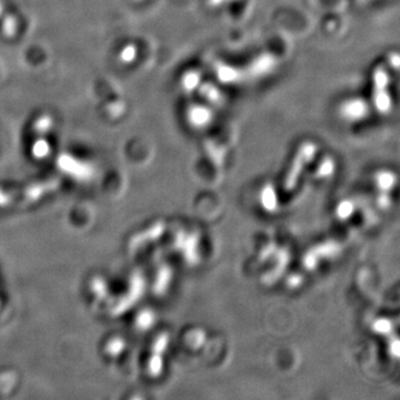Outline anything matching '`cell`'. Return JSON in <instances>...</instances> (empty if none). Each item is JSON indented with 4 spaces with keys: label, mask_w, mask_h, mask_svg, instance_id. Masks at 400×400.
I'll return each mask as SVG.
<instances>
[{
    "label": "cell",
    "mask_w": 400,
    "mask_h": 400,
    "mask_svg": "<svg viewBox=\"0 0 400 400\" xmlns=\"http://www.w3.org/2000/svg\"><path fill=\"white\" fill-rule=\"evenodd\" d=\"M371 98L376 111L388 115L394 107L393 96L390 94V75L387 68L377 66L371 73Z\"/></svg>",
    "instance_id": "obj_1"
},
{
    "label": "cell",
    "mask_w": 400,
    "mask_h": 400,
    "mask_svg": "<svg viewBox=\"0 0 400 400\" xmlns=\"http://www.w3.org/2000/svg\"><path fill=\"white\" fill-rule=\"evenodd\" d=\"M369 114V103L361 97L347 98L338 107V116L347 124L361 123Z\"/></svg>",
    "instance_id": "obj_2"
},
{
    "label": "cell",
    "mask_w": 400,
    "mask_h": 400,
    "mask_svg": "<svg viewBox=\"0 0 400 400\" xmlns=\"http://www.w3.org/2000/svg\"><path fill=\"white\" fill-rule=\"evenodd\" d=\"M279 61L275 55L270 53L256 56L247 66V73L256 78L266 77L277 69Z\"/></svg>",
    "instance_id": "obj_3"
},
{
    "label": "cell",
    "mask_w": 400,
    "mask_h": 400,
    "mask_svg": "<svg viewBox=\"0 0 400 400\" xmlns=\"http://www.w3.org/2000/svg\"><path fill=\"white\" fill-rule=\"evenodd\" d=\"M186 119L195 129H205L214 121V111L208 105L193 104L186 110Z\"/></svg>",
    "instance_id": "obj_4"
},
{
    "label": "cell",
    "mask_w": 400,
    "mask_h": 400,
    "mask_svg": "<svg viewBox=\"0 0 400 400\" xmlns=\"http://www.w3.org/2000/svg\"><path fill=\"white\" fill-rule=\"evenodd\" d=\"M180 84H181L184 91L187 94L194 93V91H197L198 88L203 84V76L199 70H188L181 76Z\"/></svg>",
    "instance_id": "obj_5"
},
{
    "label": "cell",
    "mask_w": 400,
    "mask_h": 400,
    "mask_svg": "<svg viewBox=\"0 0 400 400\" xmlns=\"http://www.w3.org/2000/svg\"><path fill=\"white\" fill-rule=\"evenodd\" d=\"M198 91L203 99H205L206 103L210 104V105H218L223 101V93L213 84H201L198 88Z\"/></svg>",
    "instance_id": "obj_6"
},
{
    "label": "cell",
    "mask_w": 400,
    "mask_h": 400,
    "mask_svg": "<svg viewBox=\"0 0 400 400\" xmlns=\"http://www.w3.org/2000/svg\"><path fill=\"white\" fill-rule=\"evenodd\" d=\"M216 75L224 84H234L241 78V73L234 66L220 64L216 67Z\"/></svg>",
    "instance_id": "obj_7"
},
{
    "label": "cell",
    "mask_w": 400,
    "mask_h": 400,
    "mask_svg": "<svg viewBox=\"0 0 400 400\" xmlns=\"http://www.w3.org/2000/svg\"><path fill=\"white\" fill-rule=\"evenodd\" d=\"M34 153L37 157H44V156H47V154L49 153L48 151V145L45 143H38L36 144L35 148H34Z\"/></svg>",
    "instance_id": "obj_8"
},
{
    "label": "cell",
    "mask_w": 400,
    "mask_h": 400,
    "mask_svg": "<svg viewBox=\"0 0 400 400\" xmlns=\"http://www.w3.org/2000/svg\"><path fill=\"white\" fill-rule=\"evenodd\" d=\"M387 61L389 63L390 67L394 68L396 71L399 69L400 59L398 53H390L388 55Z\"/></svg>",
    "instance_id": "obj_9"
},
{
    "label": "cell",
    "mask_w": 400,
    "mask_h": 400,
    "mask_svg": "<svg viewBox=\"0 0 400 400\" xmlns=\"http://www.w3.org/2000/svg\"><path fill=\"white\" fill-rule=\"evenodd\" d=\"M233 0H207V5L209 7L218 8L225 5V4L230 3Z\"/></svg>",
    "instance_id": "obj_10"
}]
</instances>
